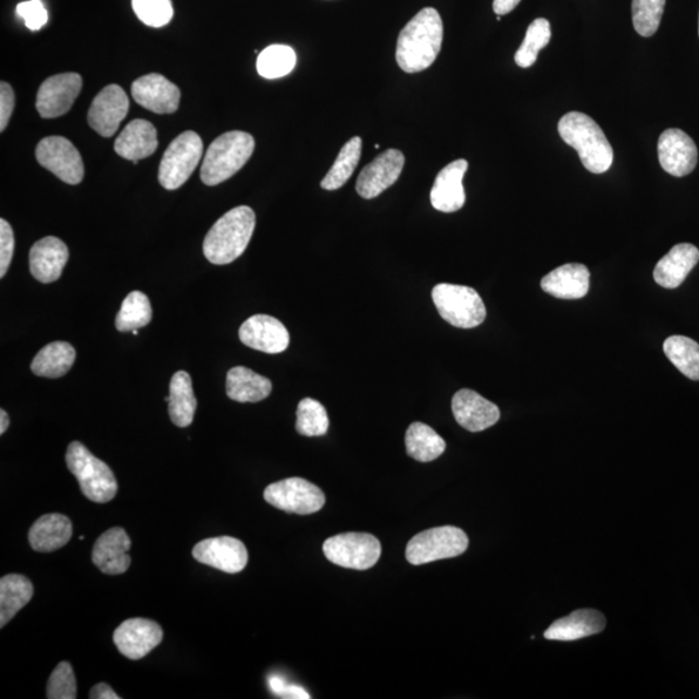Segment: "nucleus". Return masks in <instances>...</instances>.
<instances>
[{"label":"nucleus","mask_w":699,"mask_h":699,"mask_svg":"<svg viewBox=\"0 0 699 699\" xmlns=\"http://www.w3.org/2000/svg\"><path fill=\"white\" fill-rule=\"evenodd\" d=\"M405 448L412 459L420 461V463H430V461L442 457L446 451V442L429 425L413 423L405 433Z\"/></svg>","instance_id":"nucleus-33"},{"label":"nucleus","mask_w":699,"mask_h":699,"mask_svg":"<svg viewBox=\"0 0 699 699\" xmlns=\"http://www.w3.org/2000/svg\"><path fill=\"white\" fill-rule=\"evenodd\" d=\"M133 98L146 110L158 114H172L178 111L180 90L161 74H147L135 80L132 86Z\"/></svg>","instance_id":"nucleus-19"},{"label":"nucleus","mask_w":699,"mask_h":699,"mask_svg":"<svg viewBox=\"0 0 699 699\" xmlns=\"http://www.w3.org/2000/svg\"><path fill=\"white\" fill-rule=\"evenodd\" d=\"M470 547L467 535L459 527L442 526L429 528L413 536L405 549L407 561L412 565L453 559Z\"/></svg>","instance_id":"nucleus-7"},{"label":"nucleus","mask_w":699,"mask_h":699,"mask_svg":"<svg viewBox=\"0 0 699 699\" xmlns=\"http://www.w3.org/2000/svg\"><path fill=\"white\" fill-rule=\"evenodd\" d=\"M73 526L64 514L51 513L34 522L29 531V542L36 552H53L70 542Z\"/></svg>","instance_id":"nucleus-28"},{"label":"nucleus","mask_w":699,"mask_h":699,"mask_svg":"<svg viewBox=\"0 0 699 699\" xmlns=\"http://www.w3.org/2000/svg\"><path fill=\"white\" fill-rule=\"evenodd\" d=\"M362 139L354 137L350 139L339 151L334 166L330 167L325 178L322 180V188L325 191H336L349 182L352 174L361 161Z\"/></svg>","instance_id":"nucleus-34"},{"label":"nucleus","mask_w":699,"mask_h":699,"mask_svg":"<svg viewBox=\"0 0 699 699\" xmlns=\"http://www.w3.org/2000/svg\"><path fill=\"white\" fill-rule=\"evenodd\" d=\"M151 321V302L145 294L135 290L122 302L117 319H115V327L120 332H133L146 327Z\"/></svg>","instance_id":"nucleus-37"},{"label":"nucleus","mask_w":699,"mask_h":699,"mask_svg":"<svg viewBox=\"0 0 699 699\" xmlns=\"http://www.w3.org/2000/svg\"><path fill=\"white\" fill-rule=\"evenodd\" d=\"M158 147V130L151 122L140 118L132 121L114 142L115 153L128 161L147 159Z\"/></svg>","instance_id":"nucleus-27"},{"label":"nucleus","mask_w":699,"mask_h":699,"mask_svg":"<svg viewBox=\"0 0 699 699\" xmlns=\"http://www.w3.org/2000/svg\"><path fill=\"white\" fill-rule=\"evenodd\" d=\"M196 561L228 574L242 572L248 565L244 542L230 536H220L197 542L192 551Z\"/></svg>","instance_id":"nucleus-15"},{"label":"nucleus","mask_w":699,"mask_h":699,"mask_svg":"<svg viewBox=\"0 0 699 699\" xmlns=\"http://www.w3.org/2000/svg\"><path fill=\"white\" fill-rule=\"evenodd\" d=\"M91 699H120L121 697L105 683L95 685L90 691Z\"/></svg>","instance_id":"nucleus-47"},{"label":"nucleus","mask_w":699,"mask_h":699,"mask_svg":"<svg viewBox=\"0 0 699 699\" xmlns=\"http://www.w3.org/2000/svg\"><path fill=\"white\" fill-rule=\"evenodd\" d=\"M658 159L664 172L683 178L696 168L698 149L687 133L678 128H669L658 140Z\"/></svg>","instance_id":"nucleus-17"},{"label":"nucleus","mask_w":699,"mask_h":699,"mask_svg":"<svg viewBox=\"0 0 699 699\" xmlns=\"http://www.w3.org/2000/svg\"><path fill=\"white\" fill-rule=\"evenodd\" d=\"M297 55L285 45H273L264 49L257 59V71L261 77L276 79L288 76L295 70Z\"/></svg>","instance_id":"nucleus-36"},{"label":"nucleus","mask_w":699,"mask_h":699,"mask_svg":"<svg viewBox=\"0 0 699 699\" xmlns=\"http://www.w3.org/2000/svg\"><path fill=\"white\" fill-rule=\"evenodd\" d=\"M323 552L335 565L369 570L382 558V542L371 534L346 533L324 541Z\"/></svg>","instance_id":"nucleus-9"},{"label":"nucleus","mask_w":699,"mask_h":699,"mask_svg":"<svg viewBox=\"0 0 699 699\" xmlns=\"http://www.w3.org/2000/svg\"><path fill=\"white\" fill-rule=\"evenodd\" d=\"M664 354L685 377L699 382V344L684 336H672L663 344Z\"/></svg>","instance_id":"nucleus-35"},{"label":"nucleus","mask_w":699,"mask_h":699,"mask_svg":"<svg viewBox=\"0 0 699 699\" xmlns=\"http://www.w3.org/2000/svg\"><path fill=\"white\" fill-rule=\"evenodd\" d=\"M444 43V23L432 7L421 10L404 29L397 43V63L405 73L427 70L437 60Z\"/></svg>","instance_id":"nucleus-1"},{"label":"nucleus","mask_w":699,"mask_h":699,"mask_svg":"<svg viewBox=\"0 0 699 699\" xmlns=\"http://www.w3.org/2000/svg\"><path fill=\"white\" fill-rule=\"evenodd\" d=\"M559 134L578 152L583 166L594 174L607 173L613 165L614 152L602 128L589 115L570 112L559 122Z\"/></svg>","instance_id":"nucleus-3"},{"label":"nucleus","mask_w":699,"mask_h":699,"mask_svg":"<svg viewBox=\"0 0 699 699\" xmlns=\"http://www.w3.org/2000/svg\"><path fill=\"white\" fill-rule=\"evenodd\" d=\"M699 262V250L691 244H677L657 263L654 280L662 288L676 289Z\"/></svg>","instance_id":"nucleus-26"},{"label":"nucleus","mask_w":699,"mask_h":699,"mask_svg":"<svg viewBox=\"0 0 699 699\" xmlns=\"http://www.w3.org/2000/svg\"><path fill=\"white\" fill-rule=\"evenodd\" d=\"M270 687L273 688L275 694L280 696L291 695V697L294 698H310L307 691H304L301 688L291 687L287 689V687H285V683L282 681L280 677H277V676L270 678Z\"/></svg>","instance_id":"nucleus-46"},{"label":"nucleus","mask_w":699,"mask_h":699,"mask_svg":"<svg viewBox=\"0 0 699 699\" xmlns=\"http://www.w3.org/2000/svg\"><path fill=\"white\" fill-rule=\"evenodd\" d=\"M168 416L174 425L187 427L194 423L197 399L192 378L185 371L176 372L170 382Z\"/></svg>","instance_id":"nucleus-30"},{"label":"nucleus","mask_w":699,"mask_h":699,"mask_svg":"<svg viewBox=\"0 0 699 699\" xmlns=\"http://www.w3.org/2000/svg\"><path fill=\"white\" fill-rule=\"evenodd\" d=\"M606 627L607 617L599 610L581 609L556 621L545 637L553 641H575L601 634Z\"/></svg>","instance_id":"nucleus-24"},{"label":"nucleus","mask_w":699,"mask_h":699,"mask_svg":"<svg viewBox=\"0 0 699 699\" xmlns=\"http://www.w3.org/2000/svg\"><path fill=\"white\" fill-rule=\"evenodd\" d=\"M203 145L199 134L186 132L166 149L159 168L160 185L175 191L191 178L202 159Z\"/></svg>","instance_id":"nucleus-8"},{"label":"nucleus","mask_w":699,"mask_h":699,"mask_svg":"<svg viewBox=\"0 0 699 699\" xmlns=\"http://www.w3.org/2000/svg\"><path fill=\"white\" fill-rule=\"evenodd\" d=\"M432 297L439 315L453 327L471 329L485 322L486 307L476 289L464 285L438 284Z\"/></svg>","instance_id":"nucleus-6"},{"label":"nucleus","mask_w":699,"mask_h":699,"mask_svg":"<svg viewBox=\"0 0 699 699\" xmlns=\"http://www.w3.org/2000/svg\"><path fill=\"white\" fill-rule=\"evenodd\" d=\"M269 504L287 513L308 515L321 511L325 495L303 478H287L266 487L263 494Z\"/></svg>","instance_id":"nucleus-10"},{"label":"nucleus","mask_w":699,"mask_h":699,"mask_svg":"<svg viewBox=\"0 0 699 699\" xmlns=\"http://www.w3.org/2000/svg\"><path fill=\"white\" fill-rule=\"evenodd\" d=\"M66 465L77 478L80 491L93 503H110L118 491L117 479L104 461L87 450L80 442H72L66 451Z\"/></svg>","instance_id":"nucleus-5"},{"label":"nucleus","mask_w":699,"mask_h":699,"mask_svg":"<svg viewBox=\"0 0 699 699\" xmlns=\"http://www.w3.org/2000/svg\"><path fill=\"white\" fill-rule=\"evenodd\" d=\"M138 334H139V330H138V329H134V330H133V335H134V336H138Z\"/></svg>","instance_id":"nucleus-50"},{"label":"nucleus","mask_w":699,"mask_h":699,"mask_svg":"<svg viewBox=\"0 0 699 699\" xmlns=\"http://www.w3.org/2000/svg\"><path fill=\"white\" fill-rule=\"evenodd\" d=\"M589 277L585 264H563L542 277L541 289L560 300H579L588 294Z\"/></svg>","instance_id":"nucleus-25"},{"label":"nucleus","mask_w":699,"mask_h":699,"mask_svg":"<svg viewBox=\"0 0 699 699\" xmlns=\"http://www.w3.org/2000/svg\"><path fill=\"white\" fill-rule=\"evenodd\" d=\"M132 2L135 15L151 28H162L174 17L172 0H132Z\"/></svg>","instance_id":"nucleus-41"},{"label":"nucleus","mask_w":699,"mask_h":699,"mask_svg":"<svg viewBox=\"0 0 699 699\" xmlns=\"http://www.w3.org/2000/svg\"><path fill=\"white\" fill-rule=\"evenodd\" d=\"M36 158L39 165L57 175L66 185L76 186L84 180L83 155L71 140L63 137L45 138L37 146Z\"/></svg>","instance_id":"nucleus-11"},{"label":"nucleus","mask_w":699,"mask_h":699,"mask_svg":"<svg viewBox=\"0 0 699 699\" xmlns=\"http://www.w3.org/2000/svg\"><path fill=\"white\" fill-rule=\"evenodd\" d=\"M452 412L458 424L472 433L484 432L500 420L499 407L470 389L454 394Z\"/></svg>","instance_id":"nucleus-20"},{"label":"nucleus","mask_w":699,"mask_h":699,"mask_svg":"<svg viewBox=\"0 0 699 699\" xmlns=\"http://www.w3.org/2000/svg\"><path fill=\"white\" fill-rule=\"evenodd\" d=\"M10 426V417L9 413H7L4 410L0 411V434H3L9 429Z\"/></svg>","instance_id":"nucleus-49"},{"label":"nucleus","mask_w":699,"mask_h":699,"mask_svg":"<svg viewBox=\"0 0 699 699\" xmlns=\"http://www.w3.org/2000/svg\"><path fill=\"white\" fill-rule=\"evenodd\" d=\"M34 595L32 582L24 575L9 574L0 579V627H5Z\"/></svg>","instance_id":"nucleus-31"},{"label":"nucleus","mask_w":699,"mask_h":699,"mask_svg":"<svg viewBox=\"0 0 699 699\" xmlns=\"http://www.w3.org/2000/svg\"><path fill=\"white\" fill-rule=\"evenodd\" d=\"M551 24L546 18H536L528 26L524 42L515 52V64L520 67H531L538 60L539 52L551 42Z\"/></svg>","instance_id":"nucleus-38"},{"label":"nucleus","mask_w":699,"mask_h":699,"mask_svg":"<svg viewBox=\"0 0 699 699\" xmlns=\"http://www.w3.org/2000/svg\"><path fill=\"white\" fill-rule=\"evenodd\" d=\"M255 229L252 208L237 207L210 228L203 240V254L216 266L229 264L246 252Z\"/></svg>","instance_id":"nucleus-2"},{"label":"nucleus","mask_w":699,"mask_h":699,"mask_svg":"<svg viewBox=\"0 0 699 699\" xmlns=\"http://www.w3.org/2000/svg\"><path fill=\"white\" fill-rule=\"evenodd\" d=\"M328 429L329 417L325 407L315 399H302L297 409L296 430L304 437H322Z\"/></svg>","instance_id":"nucleus-39"},{"label":"nucleus","mask_w":699,"mask_h":699,"mask_svg":"<svg viewBox=\"0 0 699 699\" xmlns=\"http://www.w3.org/2000/svg\"><path fill=\"white\" fill-rule=\"evenodd\" d=\"M666 0H633L634 28L641 37H653L660 28Z\"/></svg>","instance_id":"nucleus-40"},{"label":"nucleus","mask_w":699,"mask_h":699,"mask_svg":"<svg viewBox=\"0 0 699 699\" xmlns=\"http://www.w3.org/2000/svg\"><path fill=\"white\" fill-rule=\"evenodd\" d=\"M47 698L49 699H76L77 681L72 664L61 662L53 670L47 683Z\"/></svg>","instance_id":"nucleus-42"},{"label":"nucleus","mask_w":699,"mask_h":699,"mask_svg":"<svg viewBox=\"0 0 699 699\" xmlns=\"http://www.w3.org/2000/svg\"><path fill=\"white\" fill-rule=\"evenodd\" d=\"M226 390L229 399L239 403H258L273 391L270 379L246 366H235L227 373Z\"/></svg>","instance_id":"nucleus-29"},{"label":"nucleus","mask_w":699,"mask_h":699,"mask_svg":"<svg viewBox=\"0 0 699 699\" xmlns=\"http://www.w3.org/2000/svg\"><path fill=\"white\" fill-rule=\"evenodd\" d=\"M255 140L244 132H229L210 145L202 161L200 178L203 185L213 187L233 178L247 165L254 152Z\"/></svg>","instance_id":"nucleus-4"},{"label":"nucleus","mask_w":699,"mask_h":699,"mask_svg":"<svg viewBox=\"0 0 699 699\" xmlns=\"http://www.w3.org/2000/svg\"><path fill=\"white\" fill-rule=\"evenodd\" d=\"M698 34H699V20H698Z\"/></svg>","instance_id":"nucleus-51"},{"label":"nucleus","mask_w":699,"mask_h":699,"mask_svg":"<svg viewBox=\"0 0 699 699\" xmlns=\"http://www.w3.org/2000/svg\"><path fill=\"white\" fill-rule=\"evenodd\" d=\"M404 154L398 149H388L377 155L375 160L366 165L359 174L357 192L365 200L375 199L386 189L396 185L404 167Z\"/></svg>","instance_id":"nucleus-16"},{"label":"nucleus","mask_w":699,"mask_h":699,"mask_svg":"<svg viewBox=\"0 0 699 699\" xmlns=\"http://www.w3.org/2000/svg\"><path fill=\"white\" fill-rule=\"evenodd\" d=\"M162 639H164V631L160 624L145 617L125 621L113 635V641L120 653L133 661H139L151 653L159 647Z\"/></svg>","instance_id":"nucleus-14"},{"label":"nucleus","mask_w":699,"mask_h":699,"mask_svg":"<svg viewBox=\"0 0 699 699\" xmlns=\"http://www.w3.org/2000/svg\"><path fill=\"white\" fill-rule=\"evenodd\" d=\"M15 252V235L11 224L5 220L0 221V277L9 271Z\"/></svg>","instance_id":"nucleus-44"},{"label":"nucleus","mask_w":699,"mask_h":699,"mask_svg":"<svg viewBox=\"0 0 699 699\" xmlns=\"http://www.w3.org/2000/svg\"><path fill=\"white\" fill-rule=\"evenodd\" d=\"M132 548L130 536L122 527H113L99 536L92 549V562L101 573L120 575L132 565L128 554Z\"/></svg>","instance_id":"nucleus-21"},{"label":"nucleus","mask_w":699,"mask_h":699,"mask_svg":"<svg viewBox=\"0 0 699 699\" xmlns=\"http://www.w3.org/2000/svg\"><path fill=\"white\" fill-rule=\"evenodd\" d=\"M18 17L24 20L26 28L37 32L49 22V12L45 9L42 0H28L16 7Z\"/></svg>","instance_id":"nucleus-43"},{"label":"nucleus","mask_w":699,"mask_h":699,"mask_svg":"<svg viewBox=\"0 0 699 699\" xmlns=\"http://www.w3.org/2000/svg\"><path fill=\"white\" fill-rule=\"evenodd\" d=\"M241 342L250 349L280 354L288 349L290 336L285 325L269 315H254L241 325L239 330Z\"/></svg>","instance_id":"nucleus-18"},{"label":"nucleus","mask_w":699,"mask_h":699,"mask_svg":"<svg viewBox=\"0 0 699 699\" xmlns=\"http://www.w3.org/2000/svg\"><path fill=\"white\" fill-rule=\"evenodd\" d=\"M520 3L521 0H494L492 9L498 16H504L511 13Z\"/></svg>","instance_id":"nucleus-48"},{"label":"nucleus","mask_w":699,"mask_h":699,"mask_svg":"<svg viewBox=\"0 0 699 699\" xmlns=\"http://www.w3.org/2000/svg\"><path fill=\"white\" fill-rule=\"evenodd\" d=\"M15 110V92L10 84H0V132H4L9 126L11 115Z\"/></svg>","instance_id":"nucleus-45"},{"label":"nucleus","mask_w":699,"mask_h":699,"mask_svg":"<svg viewBox=\"0 0 699 699\" xmlns=\"http://www.w3.org/2000/svg\"><path fill=\"white\" fill-rule=\"evenodd\" d=\"M466 160H457L440 170L430 191L434 209L442 213H454L465 205L464 176L467 170Z\"/></svg>","instance_id":"nucleus-22"},{"label":"nucleus","mask_w":699,"mask_h":699,"mask_svg":"<svg viewBox=\"0 0 699 699\" xmlns=\"http://www.w3.org/2000/svg\"><path fill=\"white\" fill-rule=\"evenodd\" d=\"M67 260H70V250L65 242L58 237L47 236L34 244L30 249V273L40 283L57 282L63 274Z\"/></svg>","instance_id":"nucleus-23"},{"label":"nucleus","mask_w":699,"mask_h":699,"mask_svg":"<svg viewBox=\"0 0 699 699\" xmlns=\"http://www.w3.org/2000/svg\"><path fill=\"white\" fill-rule=\"evenodd\" d=\"M83 90V77L77 73L58 74L40 85L36 107L40 117L58 118L72 110Z\"/></svg>","instance_id":"nucleus-12"},{"label":"nucleus","mask_w":699,"mask_h":699,"mask_svg":"<svg viewBox=\"0 0 699 699\" xmlns=\"http://www.w3.org/2000/svg\"><path fill=\"white\" fill-rule=\"evenodd\" d=\"M128 111H130V100L124 88L117 85L107 86L92 101L87 114L88 125L101 137L111 138L117 133Z\"/></svg>","instance_id":"nucleus-13"},{"label":"nucleus","mask_w":699,"mask_h":699,"mask_svg":"<svg viewBox=\"0 0 699 699\" xmlns=\"http://www.w3.org/2000/svg\"><path fill=\"white\" fill-rule=\"evenodd\" d=\"M76 361V350L67 342L58 341L45 346L32 363L34 375L47 378H59L71 371Z\"/></svg>","instance_id":"nucleus-32"}]
</instances>
